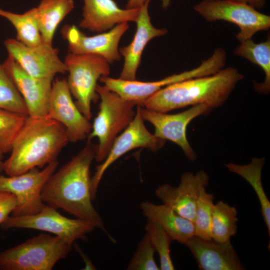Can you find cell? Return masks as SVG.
Returning <instances> with one entry per match:
<instances>
[{"instance_id":"1","label":"cell","mask_w":270,"mask_h":270,"mask_svg":"<svg viewBox=\"0 0 270 270\" xmlns=\"http://www.w3.org/2000/svg\"><path fill=\"white\" fill-rule=\"evenodd\" d=\"M96 150L97 144L88 140L81 150L50 176L42 190V198L48 205L106 232L103 220L92 203L90 168Z\"/></svg>"},{"instance_id":"2","label":"cell","mask_w":270,"mask_h":270,"mask_svg":"<svg viewBox=\"0 0 270 270\" xmlns=\"http://www.w3.org/2000/svg\"><path fill=\"white\" fill-rule=\"evenodd\" d=\"M66 128L48 116H28L15 138L10 157L4 162V172L8 176L42 168L57 160L69 142Z\"/></svg>"},{"instance_id":"3","label":"cell","mask_w":270,"mask_h":270,"mask_svg":"<svg viewBox=\"0 0 270 270\" xmlns=\"http://www.w3.org/2000/svg\"><path fill=\"white\" fill-rule=\"evenodd\" d=\"M244 78L238 70L229 66L216 72L168 86L146 100L143 106L152 110L167 112L190 106L203 104L211 109L228 99Z\"/></svg>"},{"instance_id":"4","label":"cell","mask_w":270,"mask_h":270,"mask_svg":"<svg viewBox=\"0 0 270 270\" xmlns=\"http://www.w3.org/2000/svg\"><path fill=\"white\" fill-rule=\"evenodd\" d=\"M96 92L100 98L99 110L92 125L88 140L98 139L94 159L102 162L106 158L119 134L133 120L136 112L134 102L122 98L104 86L98 84Z\"/></svg>"},{"instance_id":"5","label":"cell","mask_w":270,"mask_h":270,"mask_svg":"<svg viewBox=\"0 0 270 270\" xmlns=\"http://www.w3.org/2000/svg\"><path fill=\"white\" fill-rule=\"evenodd\" d=\"M72 246L57 236L42 233L0 252V270H51Z\"/></svg>"},{"instance_id":"6","label":"cell","mask_w":270,"mask_h":270,"mask_svg":"<svg viewBox=\"0 0 270 270\" xmlns=\"http://www.w3.org/2000/svg\"><path fill=\"white\" fill-rule=\"evenodd\" d=\"M68 72L66 80L70 90L80 112L89 120L92 117L91 105L98 100L97 82L108 76L110 64L103 57L93 54L68 52L64 61Z\"/></svg>"},{"instance_id":"7","label":"cell","mask_w":270,"mask_h":270,"mask_svg":"<svg viewBox=\"0 0 270 270\" xmlns=\"http://www.w3.org/2000/svg\"><path fill=\"white\" fill-rule=\"evenodd\" d=\"M193 8L207 22L225 20L236 24L240 30L236 38L240 42L270 28V16L246 4L231 0H202Z\"/></svg>"},{"instance_id":"8","label":"cell","mask_w":270,"mask_h":270,"mask_svg":"<svg viewBox=\"0 0 270 270\" xmlns=\"http://www.w3.org/2000/svg\"><path fill=\"white\" fill-rule=\"evenodd\" d=\"M3 229L30 228L50 232L73 244L78 240H84L96 227L80 219L69 218L48 204L38 213L23 216H10L0 224Z\"/></svg>"},{"instance_id":"9","label":"cell","mask_w":270,"mask_h":270,"mask_svg":"<svg viewBox=\"0 0 270 270\" xmlns=\"http://www.w3.org/2000/svg\"><path fill=\"white\" fill-rule=\"evenodd\" d=\"M58 165V162L56 160L42 170L35 168L18 175H0V191L11 192L17 199L12 216L32 215L42 209L46 204L42 198V190Z\"/></svg>"},{"instance_id":"10","label":"cell","mask_w":270,"mask_h":270,"mask_svg":"<svg viewBox=\"0 0 270 270\" xmlns=\"http://www.w3.org/2000/svg\"><path fill=\"white\" fill-rule=\"evenodd\" d=\"M216 70L217 66L214 60L208 58L194 68L156 81L128 80L111 78L109 76H102L99 80L122 98L134 102L136 106H142L146 100L168 86L194 78L210 75Z\"/></svg>"},{"instance_id":"11","label":"cell","mask_w":270,"mask_h":270,"mask_svg":"<svg viewBox=\"0 0 270 270\" xmlns=\"http://www.w3.org/2000/svg\"><path fill=\"white\" fill-rule=\"evenodd\" d=\"M140 106H136L133 120L116 137L105 160L96 166V172L91 178L93 200L96 199L98 186L104 172L118 158L134 148H142L156 152L164 146L166 140L157 138L146 128L141 116Z\"/></svg>"},{"instance_id":"12","label":"cell","mask_w":270,"mask_h":270,"mask_svg":"<svg viewBox=\"0 0 270 270\" xmlns=\"http://www.w3.org/2000/svg\"><path fill=\"white\" fill-rule=\"evenodd\" d=\"M212 109L203 104L193 106L188 109L175 114L158 112L140 106L141 116L144 120L152 124L157 138L169 140L178 145L190 161L196 158V154L186 138V128L196 118L207 114Z\"/></svg>"},{"instance_id":"13","label":"cell","mask_w":270,"mask_h":270,"mask_svg":"<svg viewBox=\"0 0 270 270\" xmlns=\"http://www.w3.org/2000/svg\"><path fill=\"white\" fill-rule=\"evenodd\" d=\"M4 44L8 55L33 77L54 79L56 74L67 72L64 62L59 56L58 50L52 44L43 42L31 47L14 38H8Z\"/></svg>"},{"instance_id":"14","label":"cell","mask_w":270,"mask_h":270,"mask_svg":"<svg viewBox=\"0 0 270 270\" xmlns=\"http://www.w3.org/2000/svg\"><path fill=\"white\" fill-rule=\"evenodd\" d=\"M129 27L128 22H124L107 32L87 36L76 26L66 25L62 34L68 42V52L98 55L110 64L121 59L119 44Z\"/></svg>"},{"instance_id":"15","label":"cell","mask_w":270,"mask_h":270,"mask_svg":"<svg viewBox=\"0 0 270 270\" xmlns=\"http://www.w3.org/2000/svg\"><path fill=\"white\" fill-rule=\"evenodd\" d=\"M48 116L64 126L70 142L84 140L91 131L92 124L74 102L65 79L53 81Z\"/></svg>"},{"instance_id":"16","label":"cell","mask_w":270,"mask_h":270,"mask_svg":"<svg viewBox=\"0 0 270 270\" xmlns=\"http://www.w3.org/2000/svg\"><path fill=\"white\" fill-rule=\"evenodd\" d=\"M6 72L21 94L28 116H48L53 78H36L26 73L10 56L2 64Z\"/></svg>"},{"instance_id":"17","label":"cell","mask_w":270,"mask_h":270,"mask_svg":"<svg viewBox=\"0 0 270 270\" xmlns=\"http://www.w3.org/2000/svg\"><path fill=\"white\" fill-rule=\"evenodd\" d=\"M209 176L204 170L196 174L186 172L178 186L165 184L156 190V197L181 216L194 223L196 202L201 188L208 184Z\"/></svg>"},{"instance_id":"18","label":"cell","mask_w":270,"mask_h":270,"mask_svg":"<svg viewBox=\"0 0 270 270\" xmlns=\"http://www.w3.org/2000/svg\"><path fill=\"white\" fill-rule=\"evenodd\" d=\"M84 2L78 26L97 33L122 23L136 22L140 8L122 9L114 0H84Z\"/></svg>"},{"instance_id":"19","label":"cell","mask_w":270,"mask_h":270,"mask_svg":"<svg viewBox=\"0 0 270 270\" xmlns=\"http://www.w3.org/2000/svg\"><path fill=\"white\" fill-rule=\"evenodd\" d=\"M150 0L146 1L140 8L136 23V30L131 42L119 48L124 57V63L120 78L132 80H136L138 69L142 55L148 42L156 37L164 36L168 32L166 28H157L152 24L148 12Z\"/></svg>"},{"instance_id":"20","label":"cell","mask_w":270,"mask_h":270,"mask_svg":"<svg viewBox=\"0 0 270 270\" xmlns=\"http://www.w3.org/2000/svg\"><path fill=\"white\" fill-rule=\"evenodd\" d=\"M184 244L190 250L200 270L245 269L230 242L221 244L194 236Z\"/></svg>"},{"instance_id":"21","label":"cell","mask_w":270,"mask_h":270,"mask_svg":"<svg viewBox=\"0 0 270 270\" xmlns=\"http://www.w3.org/2000/svg\"><path fill=\"white\" fill-rule=\"evenodd\" d=\"M140 208L148 220L160 225L172 240L184 244L190 238L194 236V223L178 214L167 205L144 202Z\"/></svg>"},{"instance_id":"22","label":"cell","mask_w":270,"mask_h":270,"mask_svg":"<svg viewBox=\"0 0 270 270\" xmlns=\"http://www.w3.org/2000/svg\"><path fill=\"white\" fill-rule=\"evenodd\" d=\"M74 8V0H41L36 7L38 22L44 42L52 44L56 28Z\"/></svg>"},{"instance_id":"23","label":"cell","mask_w":270,"mask_h":270,"mask_svg":"<svg viewBox=\"0 0 270 270\" xmlns=\"http://www.w3.org/2000/svg\"><path fill=\"white\" fill-rule=\"evenodd\" d=\"M265 160V158H254L248 164L241 165L228 162L225 166L229 171L246 180L254 190L259 200L261 214L266 226L268 236H270V202L262 182V172Z\"/></svg>"},{"instance_id":"24","label":"cell","mask_w":270,"mask_h":270,"mask_svg":"<svg viewBox=\"0 0 270 270\" xmlns=\"http://www.w3.org/2000/svg\"><path fill=\"white\" fill-rule=\"evenodd\" d=\"M234 54L258 66L264 73L262 82L254 83L255 90L268 94L270 90V38L261 42L256 43L252 38L240 42L234 49Z\"/></svg>"},{"instance_id":"25","label":"cell","mask_w":270,"mask_h":270,"mask_svg":"<svg viewBox=\"0 0 270 270\" xmlns=\"http://www.w3.org/2000/svg\"><path fill=\"white\" fill-rule=\"evenodd\" d=\"M236 208L222 200L214 204L211 216V238L214 241L226 244L237 232Z\"/></svg>"},{"instance_id":"26","label":"cell","mask_w":270,"mask_h":270,"mask_svg":"<svg viewBox=\"0 0 270 270\" xmlns=\"http://www.w3.org/2000/svg\"><path fill=\"white\" fill-rule=\"evenodd\" d=\"M0 16L8 20L14 26L16 40L28 46H36L43 42L40 30L36 8L23 14H16L0 8Z\"/></svg>"},{"instance_id":"27","label":"cell","mask_w":270,"mask_h":270,"mask_svg":"<svg viewBox=\"0 0 270 270\" xmlns=\"http://www.w3.org/2000/svg\"><path fill=\"white\" fill-rule=\"evenodd\" d=\"M145 230L155 252L159 256L160 270H174L170 254V248L172 241L170 236L160 225L150 220H148Z\"/></svg>"},{"instance_id":"28","label":"cell","mask_w":270,"mask_h":270,"mask_svg":"<svg viewBox=\"0 0 270 270\" xmlns=\"http://www.w3.org/2000/svg\"><path fill=\"white\" fill-rule=\"evenodd\" d=\"M0 108L28 116L27 108L21 94L0 63Z\"/></svg>"},{"instance_id":"29","label":"cell","mask_w":270,"mask_h":270,"mask_svg":"<svg viewBox=\"0 0 270 270\" xmlns=\"http://www.w3.org/2000/svg\"><path fill=\"white\" fill-rule=\"evenodd\" d=\"M214 196L208 193L206 187L201 188L198 198L194 222V236L206 240H211L210 225Z\"/></svg>"},{"instance_id":"30","label":"cell","mask_w":270,"mask_h":270,"mask_svg":"<svg viewBox=\"0 0 270 270\" xmlns=\"http://www.w3.org/2000/svg\"><path fill=\"white\" fill-rule=\"evenodd\" d=\"M28 116L0 108V151L10 152L12 142Z\"/></svg>"},{"instance_id":"31","label":"cell","mask_w":270,"mask_h":270,"mask_svg":"<svg viewBox=\"0 0 270 270\" xmlns=\"http://www.w3.org/2000/svg\"><path fill=\"white\" fill-rule=\"evenodd\" d=\"M155 250L146 234L126 268L128 270H158L154 254Z\"/></svg>"},{"instance_id":"32","label":"cell","mask_w":270,"mask_h":270,"mask_svg":"<svg viewBox=\"0 0 270 270\" xmlns=\"http://www.w3.org/2000/svg\"><path fill=\"white\" fill-rule=\"evenodd\" d=\"M18 203L15 195L11 192L0 191V224L13 212Z\"/></svg>"},{"instance_id":"33","label":"cell","mask_w":270,"mask_h":270,"mask_svg":"<svg viewBox=\"0 0 270 270\" xmlns=\"http://www.w3.org/2000/svg\"><path fill=\"white\" fill-rule=\"evenodd\" d=\"M148 0H128L126 5V8L132 9L140 8L146 1ZM162 2V6L166 8L170 4V0H160Z\"/></svg>"},{"instance_id":"34","label":"cell","mask_w":270,"mask_h":270,"mask_svg":"<svg viewBox=\"0 0 270 270\" xmlns=\"http://www.w3.org/2000/svg\"><path fill=\"white\" fill-rule=\"evenodd\" d=\"M236 2L247 4L256 10L262 8L266 4V0H231Z\"/></svg>"},{"instance_id":"35","label":"cell","mask_w":270,"mask_h":270,"mask_svg":"<svg viewBox=\"0 0 270 270\" xmlns=\"http://www.w3.org/2000/svg\"><path fill=\"white\" fill-rule=\"evenodd\" d=\"M4 154L0 151V174L4 172Z\"/></svg>"}]
</instances>
